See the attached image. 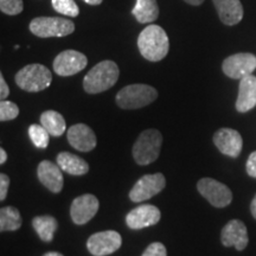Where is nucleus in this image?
I'll use <instances>...</instances> for the list:
<instances>
[{"instance_id": "nucleus-4", "label": "nucleus", "mask_w": 256, "mask_h": 256, "mask_svg": "<svg viewBox=\"0 0 256 256\" xmlns=\"http://www.w3.org/2000/svg\"><path fill=\"white\" fill-rule=\"evenodd\" d=\"M16 83L20 89L28 92H38L49 88L52 74L46 66L28 64L16 74Z\"/></svg>"}, {"instance_id": "nucleus-21", "label": "nucleus", "mask_w": 256, "mask_h": 256, "mask_svg": "<svg viewBox=\"0 0 256 256\" xmlns=\"http://www.w3.org/2000/svg\"><path fill=\"white\" fill-rule=\"evenodd\" d=\"M132 14L140 24L152 23L159 16L156 0H136V4L132 10Z\"/></svg>"}, {"instance_id": "nucleus-30", "label": "nucleus", "mask_w": 256, "mask_h": 256, "mask_svg": "<svg viewBox=\"0 0 256 256\" xmlns=\"http://www.w3.org/2000/svg\"><path fill=\"white\" fill-rule=\"evenodd\" d=\"M10 186V178L8 174H0V200H5L8 197V191Z\"/></svg>"}, {"instance_id": "nucleus-12", "label": "nucleus", "mask_w": 256, "mask_h": 256, "mask_svg": "<svg viewBox=\"0 0 256 256\" xmlns=\"http://www.w3.org/2000/svg\"><path fill=\"white\" fill-rule=\"evenodd\" d=\"M98 200L94 194H86L76 197L70 206V216L72 222L78 226L88 223L98 211Z\"/></svg>"}, {"instance_id": "nucleus-7", "label": "nucleus", "mask_w": 256, "mask_h": 256, "mask_svg": "<svg viewBox=\"0 0 256 256\" xmlns=\"http://www.w3.org/2000/svg\"><path fill=\"white\" fill-rule=\"evenodd\" d=\"M165 186L166 179L162 174L156 172L152 174H145L130 188V200L134 203L151 200L152 197L164 190Z\"/></svg>"}, {"instance_id": "nucleus-34", "label": "nucleus", "mask_w": 256, "mask_h": 256, "mask_svg": "<svg viewBox=\"0 0 256 256\" xmlns=\"http://www.w3.org/2000/svg\"><path fill=\"white\" fill-rule=\"evenodd\" d=\"M250 211H252V217H254V218L256 220V194H255V197L252 198V204H250Z\"/></svg>"}, {"instance_id": "nucleus-28", "label": "nucleus", "mask_w": 256, "mask_h": 256, "mask_svg": "<svg viewBox=\"0 0 256 256\" xmlns=\"http://www.w3.org/2000/svg\"><path fill=\"white\" fill-rule=\"evenodd\" d=\"M0 10L2 14L16 16L23 12V0H0Z\"/></svg>"}, {"instance_id": "nucleus-15", "label": "nucleus", "mask_w": 256, "mask_h": 256, "mask_svg": "<svg viewBox=\"0 0 256 256\" xmlns=\"http://www.w3.org/2000/svg\"><path fill=\"white\" fill-rule=\"evenodd\" d=\"M220 241L226 247H235L238 252L246 249L249 242L246 224L240 220H229L220 232Z\"/></svg>"}, {"instance_id": "nucleus-24", "label": "nucleus", "mask_w": 256, "mask_h": 256, "mask_svg": "<svg viewBox=\"0 0 256 256\" xmlns=\"http://www.w3.org/2000/svg\"><path fill=\"white\" fill-rule=\"evenodd\" d=\"M23 224L20 212L14 206H4L0 209V232H16Z\"/></svg>"}, {"instance_id": "nucleus-17", "label": "nucleus", "mask_w": 256, "mask_h": 256, "mask_svg": "<svg viewBox=\"0 0 256 256\" xmlns=\"http://www.w3.org/2000/svg\"><path fill=\"white\" fill-rule=\"evenodd\" d=\"M68 142L74 148L80 152H90L98 144L94 130L84 124H72L69 128Z\"/></svg>"}, {"instance_id": "nucleus-37", "label": "nucleus", "mask_w": 256, "mask_h": 256, "mask_svg": "<svg viewBox=\"0 0 256 256\" xmlns=\"http://www.w3.org/2000/svg\"><path fill=\"white\" fill-rule=\"evenodd\" d=\"M43 256H63L60 252H46Z\"/></svg>"}, {"instance_id": "nucleus-11", "label": "nucleus", "mask_w": 256, "mask_h": 256, "mask_svg": "<svg viewBox=\"0 0 256 256\" xmlns=\"http://www.w3.org/2000/svg\"><path fill=\"white\" fill-rule=\"evenodd\" d=\"M256 69V56L249 52H240L226 57L223 60L222 70L226 76L234 80H241L252 75Z\"/></svg>"}, {"instance_id": "nucleus-23", "label": "nucleus", "mask_w": 256, "mask_h": 256, "mask_svg": "<svg viewBox=\"0 0 256 256\" xmlns=\"http://www.w3.org/2000/svg\"><path fill=\"white\" fill-rule=\"evenodd\" d=\"M40 124L52 136H60L66 130L63 115L56 110H46L44 113H42Z\"/></svg>"}, {"instance_id": "nucleus-32", "label": "nucleus", "mask_w": 256, "mask_h": 256, "mask_svg": "<svg viewBox=\"0 0 256 256\" xmlns=\"http://www.w3.org/2000/svg\"><path fill=\"white\" fill-rule=\"evenodd\" d=\"M8 94H10V89H8V83L5 82V78L4 76H2V74H0V98H2V100H6V98H8Z\"/></svg>"}, {"instance_id": "nucleus-2", "label": "nucleus", "mask_w": 256, "mask_h": 256, "mask_svg": "<svg viewBox=\"0 0 256 256\" xmlns=\"http://www.w3.org/2000/svg\"><path fill=\"white\" fill-rule=\"evenodd\" d=\"M120 70L113 60H106L92 66L83 80V88L88 94H98L113 87L118 82Z\"/></svg>"}, {"instance_id": "nucleus-20", "label": "nucleus", "mask_w": 256, "mask_h": 256, "mask_svg": "<svg viewBox=\"0 0 256 256\" xmlns=\"http://www.w3.org/2000/svg\"><path fill=\"white\" fill-rule=\"evenodd\" d=\"M57 164L64 172L72 176H83L89 171V165L84 159L69 152H60L57 156Z\"/></svg>"}, {"instance_id": "nucleus-1", "label": "nucleus", "mask_w": 256, "mask_h": 256, "mask_svg": "<svg viewBox=\"0 0 256 256\" xmlns=\"http://www.w3.org/2000/svg\"><path fill=\"white\" fill-rule=\"evenodd\" d=\"M138 48L144 58L151 62H159L168 54V37L162 26L151 24L140 32Z\"/></svg>"}, {"instance_id": "nucleus-5", "label": "nucleus", "mask_w": 256, "mask_h": 256, "mask_svg": "<svg viewBox=\"0 0 256 256\" xmlns=\"http://www.w3.org/2000/svg\"><path fill=\"white\" fill-rule=\"evenodd\" d=\"M158 98V92L148 84H130L116 95V104L122 110H139L151 104Z\"/></svg>"}, {"instance_id": "nucleus-26", "label": "nucleus", "mask_w": 256, "mask_h": 256, "mask_svg": "<svg viewBox=\"0 0 256 256\" xmlns=\"http://www.w3.org/2000/svg\"><path fill=\"white\" fill-rule=\"evenodd\" d=\"M51 4L56 12L66 17H78L80 14L78 6L74 0H51Z\"/></svg>"}, {"instance_id": "nucleus-25", "label": "nucleus", "mask_w": 256, "mask_h": 256, "mask_svg": "<svg viewBox=\"0 0 256 256\" xmlns=\"http://www.w3.org/2000/svg\"><path fill=\"white\" fill-rule=\"evenodd\" d=\"M28 136L34 145L38 148L44 150L49 145L50 133L42 124H31L28 127Z\"/></svg>"}, {"instance_id": "nucleus-10", "label": "nucleus", "mask_w": 256, "mask_h": 256, "mask_svg": "<svg viewBox=\"0 0 256 256\" xmlns=\"http://www.w3.org/2000/svg\"><path fill=\"white\" fill-rule=\"evenodd\" d=\"M88 58L76 50H64L54 60V72L58 76L68 78L82 72L87 66Z\"/></svg>"}, {"instance_id": "nucleus-8", "label": "nucleus", "mask_w": 256, "mask_h": 256, "mask_svg": "<svg viewBox=\"0 0 256 256\" xmlns=\"http://www.w3.org/2000/svg\"><path fill=\"white\" fill-rule=\"evenodd\" d=\"M198 192L215 208L228 206L232 200L230 188L212 178H202L197 183Z\"/></svg>"}, {"instance_id": "nucleus-16", "label": "nucleus", "mask_w": 256, "mask_h": 256, "mask_svg": "<svg viewBox=\"0 0 256 256\" xmlns=\"http://www.w3.org/2000/svg\"><path fill=\"white\" fill-rule=\"evenodd\" d=\"M62 171L63 170L60 168L58 164H54L50 160H43L37 168V176L40 183L48 190L54 194H58L62 191L64 185Z\"/></svg>"}, {"instance_id": "nucleus-18", "label": "nucleus", "mask_w": 256, "mask_h": 256, "mask_svg": "<svg viewBox=\"0 0 256 256\" xmlns=\"http://www.w3.org/2000/svg\"><path fill=\"white\" fill-rule=\"evenodd\" d=\"M256 106V78L248 75L240 80L238 96L236 100V110L240 113H247Z\"/></svg>"}, {"instance_id": "nucleus-35", "label": "nucleus", "mask_w": 256, "mask_h": 256, "mask_svg": "<svg viewBox=\"0 0 256 256\" xmlns=\"http://www.w3.org/2000/svg\"><path fill=\"white\" fill-rule=\"evenodd\" d=\"M184 2H188V4H190V5L198 6V5H200L204 0H184Z\"/></svg>"}, {"instance_id": "nucleus-3", "label": "nucleus", "mask_w": 256, "mask_h": 256, "mask_svg": "<svg viewBox=\"0 0 256 256\" xmlns=\"http://www.w3.org/2000/svg\"><path fill=\"white\" fill-rule=\"evenodd\" d=\"M162 136L158 130H146L138 136L133 145V158L138 165L152 164L159 158Z\"/></svg>"}, {"instance_id": "nucleus-33", "label": "nucleus", "mask_w": 256, "mask_h": 256, "mask_svg": "<svg viewBox=\"0 0 256 256\" xmlns=\"http://www.w3.org/2000/svg\"><path fill=\"white\" fill-rule=\"evenodd\" d=\"M8 160V153L4 148H0V164H5V162Z\"/></svg>"}, {"instance_id": "nucleus-36", "label": "nucleus", "mask_w": 256, "mask_h": 256, "mask_svg": "<svg viewBox=\"0 0 256 256\" xmlns=\"http://www.w3.org/2000/svg\"><path fill=\"white\" fill-rule=\"evenodd\" d=\"M84 2H87L89 5H100L102 0H83Z\"/></svg>"}, {"instance_id": "nucleus-22", "label": "nucleus", "mask_w": 256, "mask_h": 256, "mask_svg": "<svg viewBox=\"0 0 256 256\" xmlns=\"http://www.w3.org/2000/svg\"><path fill=\"white\" fill-rule=\"evenodd\" d=\"M32 226L36 230L42 241L51 242L54 240L57 228H58V222L55 217L49 215L37 216L32 220Z\"/></svg>"}, {"instance_id": "nucleus-13", "label": "nucleus", "mask_w": 256, "mask_h": 256, "mask_svg": "<svg viewBox=\"0 0 256 256\" xmlns=\"http://www.w3.org/2000/svg\"><path fill=\"white\" fill-rule=\"evenodd\" d=\"M160 210L151 204H142L130 210L126 216L128 228L132 230H140L147 226H156L160 220Z\"/></svg>"}, {"instance_id": "nucleus-19", "label": "nucleus", "mask_w": 256, "mask_h": 256, "mask_svg": "<svg viewBox=\"0 0 256 256\" xmlns=\"http://www.w3.org/2000/svg\"><path fill=\"white\" fill-rule=\"evenodd\" d=\"M217 10V14L223 24H238L243 18V6L240 0H212Z\"/></svg>"}, {"instance_id": "nucleus-6", "label": "nucleus", "mask_w": 256, "mask_h": 256, "mask_svg": "<svg viewBox=\"0 0 256 256\" xmlns=\"http://www.w3.org/2000/svg\"><path fill=\"white\" fill-rule=\"evenodd\" d=\"M30 31L40 38L66 37L75 31V24L60 17H37L32 19Z\"/></svg>"}, {"instance_id": "nucleus-9", "label": "nucleus", "mask_w": 256, "mask_h": 256, "mask_svg": "<svg viewBox=\"0 0 256 256\" xmlns=\"http://www.w3.org/2000/svg\"><path fill=\"white\" fill-rule=\"evenodd\" d=\"M122 244V238L115 230L92 234L87 241V248L94 256H107L120 249Z\"/></svg>"}, {"instance_id": "nucleus-14", "label": "nucleus", "mask_w": 256, "mask_h": 256, "mask_svg": "<svg viewBox=\"0 0 256 256\" xmlns=\"http://www.w3.org/2000/svg\"><path fill=\"white\" fill-rule=\"evenodd\" d=\"M214 144L223 154L238 158L241 154L243 140L241 134L232 128H220L214 134Z\"/></svg>"}, {"instance_id": "nucleus-31", "label": "nucleus", "mask_w": 256, "mask_h": 256, "mask_svg": "<svg viewBox=\"0 0 256 256\" xmlns=\"http://www.w3.org/2000/svg\"><path fill=\"white\" fill-rule=\"evenodd\" d=\"M247 174L252 178H256V151L252 152L247 160Z\"/></svg>"}, {"instance_id": "nucleus-27", "label": "nucleus", "mask_w": 256, "mask_h": 256, "mask_svg": "<svg viewBox=\"0 0 256 256\" xmlns=\"http://www.w3.org/2000/svg\"><path fill=\"white\" fill-rule=\"evenodd\" d=\"M19 115V108L14 102L2 100L0 102V120L5 121L14 120Z\"/></svg>"}, {"instance_id": "nucleus-29", "label": "nucleus", "mask_w": 256, "mask_h": 256, "mask_svg": "<svg viewBox=\"0 0 256 256\" xmlns=\"http://www.w3.org/2000/svg\"><path fill=\"white\" fill-rule=\"evenodd\" d=\"M142 256H168V252L162 243L153 242L145 249Z\"/></svg>"}]
</instances>
